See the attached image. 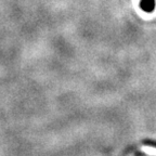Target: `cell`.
<instances>
[{"mask_svg":"<svg viewBox=\"0 0 156 156\" xmlns=\"http://www.w3.org/2000/svg\"><path fill=\"white\" fill-rule=\"evenodd\" d=\"M140 7L144 12H153L155 8V0H141Z\"/></svg>","mask_w":156,"mask_h":156,"instance_id":"1","label":"cell"}]
</instances>
